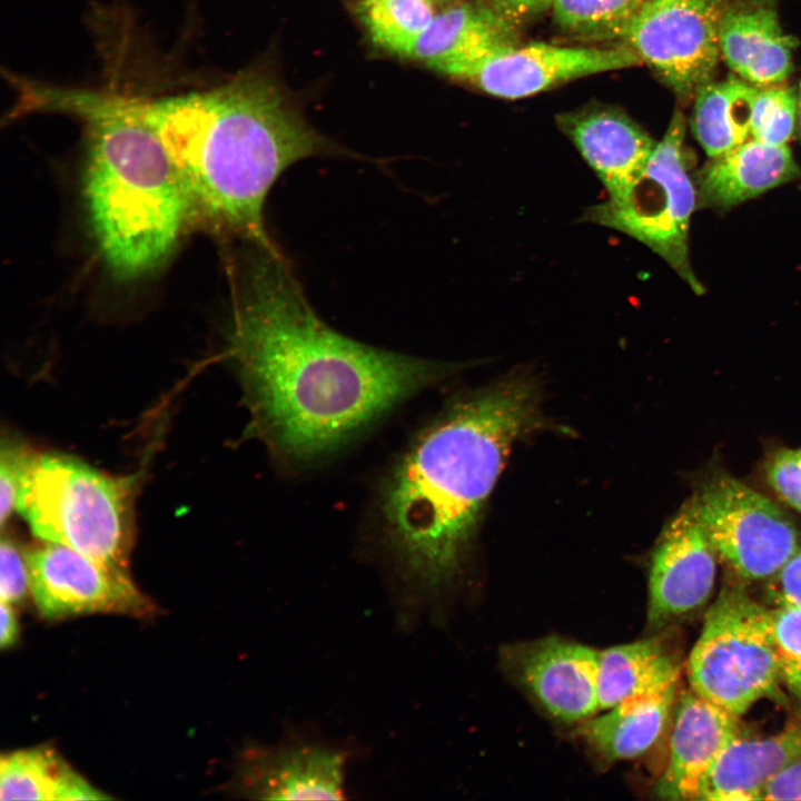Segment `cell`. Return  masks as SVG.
<instances>
[{"label":"cell","mask_w":801,"mask_h":801,"mask_svg":"<svg viewBox=\"0 0 801 801\" xmlns=\"http://www.w3.org/2000/svg\"><path fill=\"white\" fill-rule=\"evenodd\" d=\"M781 682L801 706V609H770Z\"/></svg>","instance_id":"83f0119b"},{"label":"cell","mask_w":801,"mask_h":801,"mask_svg":"<svg viewBox=\"0 0 801 801\" xmlns=\"http://www.w3.org/2000/svg\"><path fill=\"white\" fill-rule=\"evenodd\" d=\"M716 555L690 500L665 526L653 551L650 626L660 627L708 602L715 582Z\"/></svg>","instance_id":"7c38bea8"},{"label":"cell","mask_w":801,"mask_h":801,"mask_svg":"<svg viewBox=\"0 0 801 801\" xmlns=\"http://www.w3.org/2000/svg\"><path fill=\"white\" fill-rule=\"evenodd\" d=\"M712 159L700 175L701 197L722 207L755 197L798 174L788 145L753 138Z\"/></svg>","instance_id":"ffe728a7"},{"label":"cell","mask_w":801,"mask_h":801,"mask_svg":"<svg viewBox=\"0 0 801 801\" xmlns=\"http://www.w3.org/2000/svg\"><path fill=\"white\" fill-rule=\"evenodd\" d=\"M801 759V721L761 739L738 735L710 771L698 800H761L764 785Z\"/></svg>","instance_id":"d6986e66"},{"label":"cell","mask_w":801,"mask_h":801,"mask_svg":"<svg viewBox=\"0 0 801 801\" xmlns=\"http://www.w3.org/2000/svg\"><path fill=\"white\" fill-rule=\"evenodd\" d=\"M505 660L520 683L554 719L583 722L600 712L597 650L548 636L510 647Z\"/></svg>","instance_id":"4fadbf2b"},{"label":"cell","mask_w":801,"mask_h":801,"mask_svg":"<svg viewBox=\"0 0 801 801\" xmlns=\"http://www.w3.org/2000/svg\"><path fill=\"white\" fill-rule=\"evenodd\" d=\"M516 44L515 23L491 4L462 3L436 13L406 57L441 72Z\"/></svg>","instance_id":"ac0fdd59"},{"label":"cell","mask_w":801,"mask_h":801,"mask_svg":"<svg viewBox=\"0 0 801 801\" xmlns=\"http://www.w3.org/2000/svg\"><path fill=\"white\" fill-rule=\"evenodd\" d=\"M691 690L740 716L781 682L770 609L724 587L705 613L688 661Z\"/></svg>","instance_id":"8992f818"},{"label":"cell","mask_w":801,"mask_h":801,"mask_svg":"<svg viewBox=\"0 0 801 801\" xmlns=\"http://www.w3.org/2000/svg\"><path fill=\"white\" fill-rule=\"evenodd\" d=\"M640 62L630 46L595 48L531 43L452 65L441 72L467 81L492 96L518 99L572 79Z\"/></svg>","instance_id":"30bf717a"},{"label":"cell","mask_w":801,"mask_h":801,"mask_svg":"<svg viewBox=\"0 0 801 801\" xmlns=\"http://www.w3.org/2000/svg\"><path fill=\"white\" fill-rule=\"evenodd\" d=\"M557 126L603 184L623 196L643 171L656 142L627 115L593 106L557 116Z\"/></svg>","instance_id":"2e32d148"},{"label":"cell","mask_w":801,"mask_h":801,"mask_svg":"<svg viewBox=\"0 0 801 801\" xmlns=\"http://www.w3.org/2000/svg\"><path fill=\"white\" fill-rule=\"evenodd\" d=\"M134 479L105 474L65 455H38L17 511L43 542L68 546L127 573Z\"/></svg>","instance_id":"5b68a950"},{"label":"cell","mask_w":801,"mask_h":801,"mask_svg":"<svg viewBox=\"0 0 801 801\" xmlns=\"http://www.w3.org/2000/svg\"><path fill=\"white\" fill-rule=\"evenodd\" d=\"M228 342L253 429L294 462L335 449L455 368L368 346L327 326L274 244L255 245Z\"/></svg>","instance_id":"6da1fadb"},{"label":"cell","mask_w":801,"mask_h":801,"mask_svg":"<svg viewBox=\"0 0 801 801\" xmlns=\"http://www.w3.org/2000/svg\"><path fill=\"white\" fill-rule=\"evenodd\" d=\"M797 41L783 32L775 11L764 4L738 6L719 23L720 53L742 80L758 88L783 82L792 69Z\"/></svg>","instance_id":"e0dca14e"},{"label":"cell","mask_w":801,"mask_h":801,"mask_svg":"<svg viewBox=\"0 0 801 801\" xmlns=\"http://www.w3.org/2000/svg\"><path fill=\"white\" fill-rule=\"evenodd\" d=\"M17 88L20 113L65 112L86 122V205L95 240L112 274L130 279L157 268L196 208L147 119L146 102L27 79Z\"/></svg>","instance_id":"277c9868"},{"label":"cell","mask_w":801,"mask_h":801,"mask_svg":"<svg viewBox=\"0 0 801 801\" xmlns=\"http://www.w3.org/2000/svg\"><path fill=\"white\" fill-rule=\"evenodd\" d=\"M27 445L8 438L1 444L0 454V522L4 527L7 521L17 510L23 479L37 458Z\"/></svg>","instance_id":"f1b7e54d"},{"label":"cell","mask_w":801,"mask_h":801,"mask_svg":"<svg viewBox=\"0 0 801 801\" xmlns=\"http://www.w3.org/2000/svg\"><path fill=\"white\" fill-rule=\"evenodd\" d=\"M761 800H801V759L785 767L764 785Z\"/></svg>","instance_id":"d6a6232c"},{"label":"cell","mask_w":801,"mask_h":801,"mask_svg":"<svg viewBox=\"0 0 801 801\" xmlns=\"http://www.w3.org/2000/svg\"><path fill=\"white\" fill-rule=\"evenodd\" d=\"M27 558L30 593L47 619L150 610L128 573L108 568L68 546L43 542L29 550Z\"/></svg>","instance_id":"8fae6325"},{"label":"cell","mask_w":801,"mask_h":801,"mask_svg":"<svg viewBox=\"0 0 801 801\" xmlns=\"http://www.w3.org/2000/svg\"><path fill=\"white\" fill-rule=\"evenodd\" d=\"M146 115L196 212L253 245L273 244L263 209L278 177L299 160L333 152L277 85L256 72L212 90L146 102Z\"/></svg>","instance_id":"3957f363"},{"label":"cell","mask_w":801,"mask_h":801,"mask_svg":"<svg viewBox=\"0 0 801 801\" xmlns=\"http://www.w3.org/2000/svg\"><path fill=\"white\" fill-rule=\"evenodd\" d=\"M553 0H490V4L516 24L552 7Z\"/></svg>","instance_id":"836d02e7"},{"label":"cell","mask_w":801,"mask_h":801,"mask_svg":"<svg viewBox=\"0 0 801 801\" xmlns=\"http://www.w3.org/2000/svg\"><path fill=\"white\" fill-rule=\"evenodd\" d=\"M1 614V631H0V644L1 647L12 645L18 637L19 625L17 615L12 609V604L1 601L0 603Z\"/></svg>","instance_id":"e575fe53"},{"label":"cell","mask_w":801,"mask_h":801,"mask_svg":"<svg viewBox=\"0 0 801 801\" xmlns=\"http://www.w3.org/2000/svg\"><path fill=\"white\" fill-rule=\"evenodd\" d=\"M767 581V594L774 606L801 609V547Z\"/></svg>","instance_id":"1f68e13d"},{"label":"cell","mask_w":801,"mask_h":801,"mask_svg":"<svg viewBox=\"0 0 801 801\" xmlns=\"http://www.w3.org/2000/svg\"><path fill=\"white\" fill-rule=\"evenodd\" d=\"M1 800H103L93 788L52 749L31 748L10 752L0 761Z\"/></svg>","instance_id":"7402d4cb"},{"label":"cell","mask_w":801,"mask_h":801,"mask_svg":"<svg viewBox=\"0 0 801 801\" xmlns=\"http://www.w3.org/2000/svg\"><path fill=\"white\" fill-rule=\"evenodd\" d=\"M691 502L716 554L744 580H769L800 547L785 514L733 477H713Z\"/></svg>","instance_id":"ba28073f"},{"label":"cell","mask_w":801,"mask_h":801,"mask_svg":"<svg viewBox=\"0 0 801 801\" xmlns=\"http://www.w3.org/2000/svg\"><path fill=\"white\" fill-rule=\"evenodd\" d=\"M767 475L774 491L801 512V448L778 452L768 464Z\"/></svg>","instance_id":"4dcf8cb0"},{"label":"cell","mask_w":801,"mask_h":801,"mask_svg":"<svg viewBox=\"0 0 801 801\" xmlns=\"http://www.w3.org/2000/svg\"><path fill=\"white\" fill-rule=\"evenodd\" d=\"M684 137V116L676 109L627 191L587 207L580 221L620 231L644 244L701 293L689 263L688 235L695 189L686 170Z\"/></svg>","instance_id":"52a82bcc"},{"label":"cell","mask_w":801,"mask_h":801,"mask_svg":"<svg viewBox=\"0 0 801 801\" xmlns=\"http://www.w3.org/2000/svg\"><path fill=\"white\" fill-rule=\"evenodd\" d=\"M798 116V97L793 89L771 86L759 88L754 97L750 138L770 145H787Z\"/></svg>","instance_id":"4316f807"},{"label":"cell","mask_w":801,"mask_h":801,"mask_svg":"<svg viewBox=\"0 0 801 801\" xmlns=\"http://www.w3.org/2000/svg\"><path fill=\"white\" fill-rule=\"evenodd\" d=\"M720 0H645L624 39L681 95L710 81L720 57Z\"/></svg>","instance_id":"9c48e42d"},{"label":"cell","mask_w":801,"mask_h":801,"mask_svg":"<svg viewBox=\"0 0 801 801\" xmlns=\"http://www.w3.org/2000/svg\"><path fill=\"white\" fill-rule=\"evenodd\" d=\"M645 0H553L555 21L565 31L590 39L624 38Z\"/></svg>","instance_id":"484cf974"},{"label":"cell","mask_w":801,"mask_h":801,"mask_svg":"<svg viewBox=\"0 0 801 801\" xmlns=\"http://www.w3.org/2000/svg\"><path fill=\"white\" fill-rule=\"evenodd\" d=\"M30 591V573L27 552L9 536H2L0 544V597L16 604Z\"/></svg>","instance_id":"f546056e"},{"label":"cell","mask_w":801,"mask_h":801,"mask_svg":"<svg viewBox=\"0 0 801 801\" xmlns=\"http://www.w3.org/2000/svg\"><path fill=\"white\" fill-rule=\"evenodd\" d=\"M537 419L534 384L514 376L454 404L415 437L380 504L406 580L435 591L456 574L512 445Z\"/></svg>","instance_id":"7a4b0ae2"},{"label":"cell","mask_w":801,"mask_h":801,"mask_svg":"<svg viewBox=\"0 0 801 801\" xmlns=\"http://www.w3.org/2000/svg\"><path fill=\"white\" fill-rule=\"evenodd\" d=\"M676 683L630 696L600 715L583 721V739L607 760H631L643 755L665 729L675 700Z\"/></svg>","instance_id":"44dd1931"},{"label":"cell","mask_w":801,"mask_h":801,"mask_svg":"<svg viewBox=\"0 0 801 801\" xmlns=\"http://www.w3.org/2000/svg\"><path fill=\"white\" fill-rule=\"evenodd\" d=\"M432 0H359L358 14L372 40L406 56L435 13Z\"/></svg>","instance_id":"d4e9b609"},{"label":"cell","mask_w":801,"mask_h":801,"mask_svg":"<svg viewBox=\"0 0 801 801\" xmlns=\"http://www.w3.org/2000/svg\"><path fill=\"white\" fill-rule=\"evenodd\" d=\"M679 666L654 639L599 651L600 712L621 701L676 683Z\"/></svg>","instance_id":"603a6c76"},{"label":"cell","mask_w":801,"mask_h":801,"mask_svg":"<svg viewBox=\"0 0 801 801\" xmlns=\"http://www.w3.org/2000/svg\"><path fill=\"white\" fill-rule=\"evenodd\" d=\"M798 118H799V126L801 130V82H800V92L798 97Z\"/></svg>","instance_id":"d590c367"},{"label":"cell","mask_w":801,"mask_h":801,"mask_svg":"<svg viewBox=\"0 0 801 801\" xmlns=\"http://www.w3.org/2000/svg\"><path fill=\"white\" fill-rule=\"evenodd\" d=\"M758 89L736 78L698 88L691 128L709 157H720L750 138Z\"/></svg>","instance_id":"cb8c5ba5"},{"label":"cell","mask_w":801,"mask_h":801,"mask_svg":"<svg viewBox=\"0 0 801 801\" xmlns=\"http://www.w3.org/2000/svg\"><path fill=\"white\" fill-rule=\"evenodd\" d=\"M346 753L314 743H289L249 751L237 785L253 799H344Z\"/></svg>","instance_id":"5bb4252c"},{"label":"cell","mask_w":801,"mask_h":801,"mask_svg":"<svg viewBox=\"0 0 801 801\" xmlns=\"http://www.w3.org/2000/svg\"><path fill=\"white\" fill-rule=\"evenodd\" d=\"M739 716L691 689L679 700L670 736L669 760L656 783L668 800H698L720 755L739 735Z\"/></svg>","instance_id":"9a60e30c"}]
</instances>
